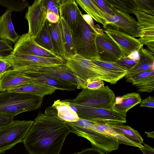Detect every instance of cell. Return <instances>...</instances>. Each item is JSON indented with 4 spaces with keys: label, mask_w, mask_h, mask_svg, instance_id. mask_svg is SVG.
I'll return each instance as SVG.
<instances>
[{
    "label": "cell",
    "mask_w": 154,
    "mask_h": 154,
    "mask_svg": "<svg viewBox=\"0 0 154 154\" xmlns=\"http://www.w3.org/2000/svg\"><path fill=\"white\" fill-rule=\"evenodd\" d=\"M69 100L80 119L102 123L111 122L123 124L126 122V115L118 112L112 108L107 109L79 105Z\"/></svg>",
    "instance_id": "9c48e42d"
},
{
    "label": "cell",
    "mask_w": 154,
    "mask_h": 154,
    "mask_svg": "<svg viewBox=\"0 0 154 154\" xmlns=\"http://www.w3.org/2000/svg\"><path fill=\"white\" fill-rule=\"evenodd\" d=\"M140 104V107L153 108L154 107V97H153L149 96L146 99L141 100Z\"/></svg>",
    "instance_id": "ee69618b"
},
{
    "label": "cell",
    "mask_w": 154,
    "mask_h": 154,
    "mask_svg": "<svg viewBox=\"0 0 154 154\" xmlns=\"http://www.w3.org/2000/svg\"><path fill=\"white\" fill-rule=\"evenodd\" d=\"M115 10L114 15L103 12L107 21L106 24L113 26L132 37H140L141 33L136 20L129 14Z\"/></svg>",
    "instance_id": "5bb4252c"
},
{
    "label": "cell",
    "mask_w": 154,
    "mask_h": 154,
    "mask_svg": "<svg viewBox=\"0 0 154 154\" xmlns=\"http://www.w3.org/2000/svg\"><path fill=\"white\" fill-rule=\"evenodd\" d=\"M143 146L139 149L143 154H154V149L148 145L143 143Z\"/></svg>",
    "instance_id": "c3c4849f"
},
{
    "label": "cell",
    "mask_w": 154,
    "mask_h": 154,
    "mask_svg": "<svg viewBox=\"0 0 154 154\" xmlns=\"http://www.w3.org/2000/svg\"><path fill=\"white\" fill-rule=\"evenodd\" d=\"M78 5L88 14L96 22L101 23L104 26L107 21L103 14V11L90 0H76Z\"/></svg>",
    "instance_id": "4316f807"
},
{
    "label": "cell",
    "mask_w": 154,
    "mask_h": 154,
    "mask_svg": "<svg viewBox=\"0 0 154 154\" xmlns=\"http://www.w3.org/2000/svg\"><path fill=\"white\" fill-rule=\"evenodd\" d=\"M11 66L12 69L24 74L33 67L62 65L66 61L63 59L47 58L33 55L11 53L5 56H0Z\"/></svg>",
    "instance_id": "8992f818"
},
{
    "label": "cell",
    "mask_w": 154,
    "mask_h": 154,
    "mask_svg": "<svg viewBox=\"0 0 154 154\" xmlns=\"http://www.w3.org/2000/svg\"><path fill=\"white\" fill-rule=\"evenodd\" d=\"M112 130L128 140L137 143L142 144L143 140L138 131L123 123L107 122L105 123Z\"/></svg>",
    "instance_id": "484cf974"
},
{
    "label": "cell",
    "mask_w": 154,
    "mask_h": 154,
    "mask_svg": "<svg viewBox=\"0 0 154 154\" xmlns=\"http://www.w3.org/2000/svg\"><path fill=\"white\" fill-rule=\"evenodd\" d=\"M13 118H8L0 115V128L10 124L13 121Z\"/></svg>",
    "instance_id": "bcb514c9"
},
{
    "label": "cell",
    "mask_w": 154,
    "mask_h": 154,
    "mask_svg": "<svg viewBox=\"0 0 154 154\" xmlns=\"http://www.w3.org/2000/svg\"><path fill=\"white\" fill-rule=\"evenodd\" d=\"M56 90L46 85L35 82L20 86L7 91L33 94L43 98L46 95L54 93Z\"/></svg>",
    "instance_id": "d4e9b609"
},
{
    "label": "cell",
    "mask_w": 154,
    "mask_h": 154,
    "mask_svg": "<svg viewBox=\"0 0 154 154\" xmlns=\"http://www.w3.org/2000/svg\"><path fill=\"white\" fill-rule=\"evenodd\" d=\"M145 133L147 135V137H150L152 138H154V132H147L145 131Z\"/></svg>",
    "instance_id": "816d5d0a"
},
{
    "label": "cell",
    "mask_w": 154,
    "mask_h": 154,
    "mask_svg": "<svg viewBox=\"0 0 154 154\" xmlns=\"http://www.w3.org/2000/svg\"><path fill=\"white\" fill-rule=\"evenodd\" d=\"M96 35L83 19L79 33L72 37L75 53L91 61L99 60L96 44Z\"/></svg>",
    "instance_id": "ba28073f"
},
{
    "label": "cell",
    "mask_w": 154,
    "mask_h": 154,
    "mask_svg": "<svg viewBox=\"0 0 154 154\" xmlns=\"http://www.w3.org/2000/svg\"><path fill=\"white\" fill-rule=\"evenodd\" d=\"M12 12L8 9L0 17V39L15 44L20 36L14 29L11 18Z\"/></svg>",
    "instance_id": "ffe728a7"
},
{
    "label": "cell",
    "mask_w": 154,
    "mask_h": 154,
    "mask_svg": "<svg viewBox=\"0 0 154 154\" xmlns=\"http://www.w3.org/2000/svg\"><path fill=\"white\" fill-rule=\"evenodd\" d=\"M91 0L103 12L112 15L115 14V10L109 5L104 0Z\"/></svg>",
    "instance_id": "74e56055"
},
{
    "label": "cell",
    "mask_w": 154,
    "mask_h": 154,
    "mask_svg": "<svg viewBox=\"0 0 154 154\" xmlns=\"http://www.w3.org/2000/svg\"><path fill=\"white\" fill-rule=\"evenodd\" d=\"M115 9L129 14H133L136 6L133 0H104Z\"/></svg>",
    "instance_id": "f1b7e54d"
},
{
    "label": "cell",
    "mask_w": 154,
    "mask_h": 154,
    "mask_svg": "<svg viewBox=\"0 0 154 154\" xmlns=\"http://www.w3.org/2000/svg\"><path fill=\"white\" fill-rule=\"evenodd\" d=\"M94 63L110 71L123 75H126L128 71L118 65L115 63L102 61H92Z\"/></svg>",
    "instance_id": "d6a6232c"
},
{
    "label": "cell",
    "mask_w": 154,
    "mask_h": 154,
    "mask_svg": "<svg viewBox=\"0 0 154 154\" xmlns=\"http://www.w3.org/2000/svg\"><path fill=\"white\" fill-rule=\"evenodd\" d=\"M63 33V41L65 51V60L76 54L74 49L72 32L64 20L60 18Z\"/></svg>",
    "instance_id": "f546056e"
},
{
    "label": "cell",
    "mask_w": 154,
    "mask_h": 154,
    "mask_svg": "<svg viewBox=\"0 0 154 154\" xmlns=\"http://www.w3.org/2000/svg\"><path fill=\"white\" fill-rule=\"evenodd\" d=\"M46 19L51 23H56L59 21L60 17L53 12L48 11L47 13Z\"/></svg>",
    "instance_id": "f6af8a7d"
},
{
    "label": "cell",
    "mask_w": 154,
    "mask_h": 154,
    "mask_svg": "<svg viewBox=\"0 0 154 154\" xmlns=\"http://www.w3.org/2000/svg\"><path fill=\"white\" fill-rule=\"evenodd\" d=\"M52 106L56 110L57 117L65 122H76L79 119L76 109L69 100H57L54 101Z\"/></svg>",
    "instance_id": "cb8c5ba5"
},
{
    "label": "cell",
    "mask_w": 154,
    "mask_h": 154,
    "mask_svg": "<svg viewBox=\"0 0 154 154\" xmlns=\"http://www.w3.org/2000/svg\"><path fill=\"white\" fill-rule=\"evenodd\" d=\"M138 62V61H135L127 57H122L114 63L128 71L132 69L136 66Z\"/></svg>",
    "instance_id": "d590c367"
},
{
    "label": "cell",
    "mask_w": 154,
    "mask_h": 154,
    "mask_svg": "<svg viewBox=\"0 0 154 154\" xmlns=\"http://www.w3.org/2000/svg\"><path fill=\"white\" fill-rule=\"evenodd\" d=\"M34 72L54 76L70 82L77 86L79 89L86 88V82L76 77L66 64L57 66H35L25 75Z\"/></svg>",
    "instance_id": "e0dca14e"
},
{
    "label": "cell",
    "mask_w": 154,
    "mask_h": 154,
    "mask_svg": "<svg viewBox=\"0 0 154 154\" xmlns=\"http://www.w3.org/2000/svg\"><path fill=\"white\" fill-rule=\"evenodd\" d=\"M43 98L26 93L2 91L0 93V115L13 118L23 112L41 108Z\"/></svg>",
    "instance_id": "3957f363"
},
{
    "label": "cell",
    "mask_w": 154,
    "mask_h": 154,
    "mask_svg": "<svg viewBox=\"0 0 154 154\" xmlns=\"http://www.w3.org/2000/svg\"><path fill=\"white\" fill-rule=\"evenodd\" d=\"M138 92L151 93L154 88V81L143 84L136 86Z\"/></svg>",
    "instance_id": "ab89813d"
},
{
    "label": "cell",
    "mask_w": 154,
    "mask_h": 154,
    "mask_svg": "<svg viewBox=\"0 0 154 154\" xmlns=\"http://www.w3.org/2000/svg\"><path fill=\"white\" fill-rule=\"evenodd\" d=\"M94 28L97 34H103L104 33L103 30L98 24L94 26Z\"/></svg>",
    "instance_id": "f907efd6"
},
{
    "label": "cell",
    "mask_w": 154,
    "mask_h": 154,
    "mask_svg": "<svg viewBox=\"0 0 154 154\" xmlns=\"http://www.w3.org/2000/svg\"><path fill=\"white\" fill-rule=\"evenodd\" d=\"M0 5L12 11L22 12L29 6L27 0H0Z\"/></svg>",
    "instance_id": "1f68e13d"
},
{
    "label": "cell",
    "mask_w": 154,
    "mask_h": 154,
    "mask_svg": "<svg viewBox=\"0 0 154 154\" xmlns=\"http://www.w3.org/2000/svg\"><path fill=\"white\" fill-rule=\"evenodd\" d=\"M65 61L66 65L74 74L86 82L88 80H99L115 84L124 77L123 75L108 71L76 54Z\"/></svg>",
    "instance_id": "7a4b0ae2"
},
{
    "label": "cell",
    "mask_w": 154,
    "mask_h": 154,
    "mask_svg": "<svg viewBox=\"0 0 154 154\" xmlns=\"http://www.w3.org/2000/svg\"><path fill=\"white\" fill-rule=\"evenodd\" d=\"M59 13L70 30L72 37L77 35L82 28V14L75 0H61Z\"/></svg>",
    "instance_id": "30bf717a"
},
{
    "label": "cell",
    "mask_w": 154,
    "mask_h": 154,
    "mask_svg": "<svg viewBox=\"0 0 154 154\" xmlns=\"http://www.w3.org/2000/svg\"><path fill=\"white\" fill-rule=\"evenodd\" d=\"M74 154H106L99 149L92 147L82 150L81 152H75Z\"/></svg>",
    "instance_id": "b9f144b4"
},
{
    "label": "cell",
    "mask_w": 154,
    "mask_h": 154,
    "mask_svg": "<svg viewBox=\"0 0 154 154\" xmlns=\"http://www.w3.org/2000/svg\"><path fill=\"white\" fill-rule=\"evenodd\" d=\"M46 21L56 53L65 60V51L63 29L60 19L56 23H51L47 20Z\"/></svg>",
    "instance_id": "44dd1931"
},
{
    "label": "cell",
    "mask_w": 154,
    "mask_h": 154,
    "mask_svg": "<svg viewBox=\"0 0 154 154\" xmlns=\"http://www.w3.org/2000/svg\"><path fill=\"white\" fill-rule=\"evenodd\" d=\"M136 10L141 11H154V0H133Z\"/></svg>",
    "instance_id": "e575fe53"
},
{
    "label": "cell",
    "mask_w": 154,
    "mask_h": 154,
    "mask_svg": "<svg viewBox=\"0 0 154 154\" xmlns=\"http://www.w3.org/2000/svg\"><path fill=\"white\" fill-rule=\"evenodd\" d=\"M86 82V88L90 90H94L98 89L104 86V82L103 81H91L88 80Z\"/></svg>",
    "instance_id": "60d3db41"
},
{
    "label": "cell",
    "mask_w": 154,
    "mask_h": 154,
    "mask_svg": "<svg viewBox=\"0 0 154 154\" xmlns=\"http://www.w3.org/2000/svg\"><path fill=\"white\" fill-rule=\"evenodd\" d=\"M141 101L138 93L133 92L116 97L112 108L116 111L125 115L131 108L140 103Z\"/></svg>",
    "instance_id": "7402d4cb"
},
{
    "label": "cell",
    "mask_w": 154,
    "mask_h": 154,
    "mask_svg": "<svg viewBox=\"0 0 154 154\" xmlns=\"http://www.w3.org/2000/svg\"><path fill=\"white\" fill-rule=\"evenodd\" d=\"M11 53L63 59L54 53L39 46L28 32L20 36L15 44L13 50Z\"/></svg>",
    "instance_id": "4fadbf2b"
},
{
    "label": "cell",
    "mask_w": 154,
    "mask_h": 154,
    "mask_svg": "<svg viewBox=\"0 0 154 154\" xmlns=\"http://www.w3.org/2000/svg\"><path fill=\"white\" fill-rule=\"evenodd\" d=\"M104 132L116 137L119 144H123L139 148L143 146L142 144H140L133 142L112 130L106 125L104 130Z\"/></svg>",
    "instance_id": "836d02e7"
},
{
    "label": "cell",
    "mask_w": 154,
    "mask_h": 154,
    "mask_svg": "<svg viewBox=\"0 0 154 154\" xmlns=\"http://www.w3.org/2000/svg\"><path fill=\"white\" fill-rule=\"evenodd\" d=\"M28 7L25 18L28 23V33L35 38L40 33L45 23L47 12L43 0H35Z\"/></svg>",
    "instance_id": "9a60e30c"
},
{
    "label": "cell",
    "mask_w": 154,
    "mask_h": 154,
    "mask_svg": "<svg viewBox=\"0 0 154 154\" xmlns=\"http://www.w3.org/2000/svg\"><path fill=\"white\" fill-rule=\"evenodd\" d=\"M127 82L137 85L154 81V70L138 73L125 77Z\"/></svg>",
    "instance_id": "4dcf8cb0"
},
{
    "label": "cell",
    "mask_w": 154,
    "mask_h": 154,
    "mask_svg": "<svg viewBox=\"0 0 154 154\" xmlns=\"http://www.w3.org/2000/svg\"><path fill=\"white\" fill-rule=\"evenodd\" d=\"M127 57L135 61H138L139 59L138 51L137 50L133 51L130 53Z\"/></svg>",
    "instance_id": "681fc988"
},
{
    "label": "cell",
    "mask_w": 154,
    "mask_h": 154,
    "mask_svg": "<svg viewBox=\"0 0 154 154\" xmlns=\"http://www.w3.org/2000/svg\"><path fill=\"white\" fill-rule=\"evenodd\" d=\"M139 59L136 66L127 72L125 77L146 71L154 70V53L148 49L141 48L138 51Z\"/></svg>",
    "instance_id": "603a6c76"
},
{
    "label": "cell",
    "mask_w": 154,
    "mask_h": 154,
    "mask_svg": "<svg viewBox=\"0 0 154 154\" xmlns=\"http://www.w3.org/2000/svg\"><path fill=\"white\" fill-rule=\"evenodd\" d=\"M96 44L99 61L114 63L123 57L118 47L105 33L97 34Z\"/></svg>",
    "instance_id": "2e32d148"
},
{
    "label": "cell",
    "mask_w": 154,
    "mask_h": 154,
    "mask_svg": "<svg viewBox=\"0 0 154 154\" xmlns=\"http://www.w3.org/2000/svg\"><path fill=\"white\" fill-rule=\"evenodd\" d=\"M82 17L85 22L91 27L93 31L96 33L94 28L93 18L88 14H82Z\"/></svg>",
    "instance_id": "7dc6e473"
},
{
    "label": "cell",
    "mask_w": 154,
    "mask_h": 154,
    "mask_svg": "<svg viewBox=\"0 0 154 154\" xmlns=\"http://www.w3.org/2000/svg\"><path fill=\"white\" fill-rule=\"evenodd\" d=\"M26 75L34 78L35 82L44 84L56 90L73 91L78 88L77 86L70 82L54 76L37 72Z\"/></svg>",
    "instance_id": "d6986e66"
},
{
    "label": "cell",
    "mask_w": 154,
    "mask_h": 154,
    "mask_svg": "<svg viewBox=\"0 0 154 154\" xmlns=\"http://www.w3.org/2000/svg\"><path fill=\"white\" fill-rule=\"evenodd\" d=\"M33 121L13 120L10 125L0 128V154L23 142Z\"/></svg>",
    "instance_id": "52a82bcc"
},
{
    "label": "cell",
    "mask_w": 154,
    "mask_h": 154,
    "mask_svg": "<svg viewBox=\"0 0 154 154\" xmlns=\"http://www.w3.org/2000/svg\"><path fill=\"white\" fill-rule=\"evenodd\" d=\"M34 78L21 72L10 69L0 78V91H8L23 85L35 83Z\"/></svg>",
    "instance_id": "ac0fdd59"
},
{
    "label": "cell",
    "mask_w": 154,
    "mask_h": 154,
    "mask_svg": "<svg viewBox=\"0 0 154 154\" xmlns=\"http://www.w3.org/2000/svg\"><path fill=\"white\" fill-rule=\"evenodd\" d=\"M115 98L109 87L104 86L94 90L83 89L75 98L71 100L79 105L109 109L112 108Z\"/></svg>",
    "instance_id": "5b68a950"
},
{
    "label": "cell",
    "mask_w": 154,
    "mask_h": 154,
    "mask_svg": "<svg viewBox=\"0 0 154 154\" xmlns=\"http://www.w3.org/2000/svg\"><path fill=\"white\" fill-rule=\"evenodd\" d=\"M34 39L39 46L56 54L46 21L41 32Z\"/></svg>",
    "instance_id": "83f0119b"
},
{
    "label": "cell",
    "mask_w": 154,
    "mask_h": 154,
    "mask_svg": "<svg viewBox=\"0 0 154 154\" xmlns=\"http://www.w3.org/2000/svg\"><path fill=\"white\" fill-rule=\"evenodd\" d=\"M13 50L12 44L8 41L0 39V56H6L10 54Z\"/></svg>",
    "instance_id": "f35d334b"
},
{
    "label": "cell",
    "mask_w": 154,
    "mask_h": 154,
    "mask_svg": "<svg viewBox=\"0 0 154 154\" xmlns=\"http://www.w3.org/2000/svg\"><path fill=\"white\" fill-rule=\"evenodd\" d=\"M12 66L10 63L0 57V78Z\"/></svg>",
    "instance_id": "7bdbcfd3"
},
{
    "label": "cell",
    "mask_w": 154,
    "mask_h": 154,
    "mask_svg": "<svg viewBox=\"0 0 154 154\" xmlns=\"http://www.w3.org/2000/svg\"><path fill=\"white\" fill-rule=\"evenodd\" d=\"M71 128L58 117L39 112L23 143L29 154H60Z\"/></svg>",
    "instance_id": "6da1fadb"
},
{
    "label": "cell",
    "mask_w": 154,
    "mask_h": 154,
    "mask_svg": "<svg viewBox=\"0 0 154 154\" xmlns=\"http://www.w3.org/2000/svg\"><path fill=\"white\" fill-rule=\"evenodd\" d=\"M136 16L141 36L139 39L141 43L146 45L154 53V11H144L136 10Z\"/></svg>",
    "instance_id": "7c38bea8"
},
{
    "label": "cell",
    "mask_w": 154,
    "mask_h": 154,
    "mask_svg": "<svg viewBox=\"0 0 154 154\" xmlns=\"http://www.w3.org/2000/svg\"><path fill=\"white\" fill-rule=\"evenodd\" d=\"M60 1V0H43L47 13L51 11L59 15V8Z\"/></svg>",
    "instance_id": "8d00e7d4"
},
{
    "label": "cell",
    "mask_w": 154,
    "mask_h": 154,
    "mask_svg": "<svg viewBox=\"0 0 154 154\" xmlns=\"http://www.w3.org/2000/svg\"><path fill=\"white\" fill-rule=\"evenodd\" d=\"M103 31L118 47L123 57H127L133 51H138L143 45L137 39L121 31L116 27L106 24Z\"/></svg>",
    "instance_id": "8fae6325"
},
{
    "label": "cell",
    "mask_w": 154,
    "mask_h": 154,
    "mask_svg": "<svg viewBox=\"0 0 154 154\" xmlns=\"http://www.w3.org/2000/svg\"><path fill=\"white\" fill-rule=\"evenodd\" d=\"M65 122L71 128L72 132L86 138L93 146L106 154L119 148V144L116 137L95 129L91 122L79 118L76 122Z\"/></svg>",
    "instance_id": "277c9868"
}]
</instances>
